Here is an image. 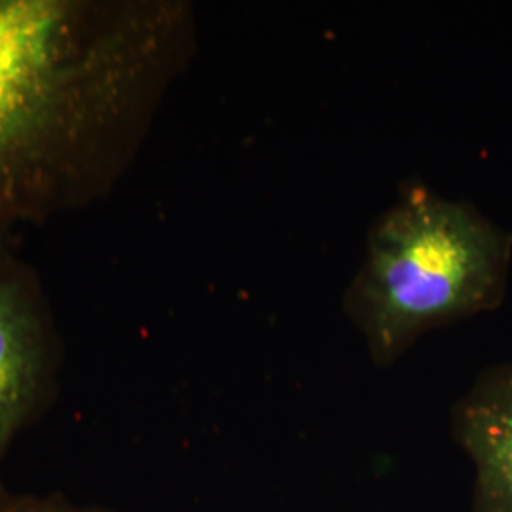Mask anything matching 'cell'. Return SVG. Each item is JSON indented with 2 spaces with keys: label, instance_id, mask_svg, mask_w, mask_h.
<instances>
[{
  "label": "cell",
  "instance_id": "6da1fadb",
  "mask_svg": "<svg viewBox=\"0 0 512 512\" xmlns=\"http://www.w3.org/2000/svg\"><path fill=\"white\" fill-rule=\"evenodd\" d=\"M194 48L183 0H0V234L112 190Z\"/></svg>",
  "mask_w": 512,
  "mask_h": 512
},
{
  "label": "cell",
  "instance_id": "5b68a950",
  "mask_svg": "<svg viewBox=\"0 0 512 512\" xmlns=\"http://www.w3.org/2000/svg\"><path fill=\"white\" fill-rule=\"evenodd\" d=\"M0 512H97L88 509H74L61 503H48L37 499H6L0 497Z\"/></svg>",
  "mask_w": 512,
  "mask_h": 512
},
{
  "label": "cell",
  "instance_id": "7a4b0ae2",
  "mask_svg": "<svg viewBox=\"0 0 512 512\" xmlns=\"http://www.w3.org/2000/svg\"><path fill=\"white\" fill-rule=\"evenodd\" d=\"M512 234L475 205L420 183L374 220L346 311L378 365L427 330L497 308L507 291Z\"/></svg>",
  "mask_w": 512,
  "mask_h": 512
},
{
  "label": "cell",
  "instance_id": "3957f363",
  "mask_svg": "<svg viewBox=\"0 0 512 512\" xmlns=\"http://www.w3.org/2000/svg\"><path fill=\"white\" fill-rule=\"evenodd\" d=\"M57 332L37 272L0 234V463L50 389Z\"/></svg>",
  "mask_w": 512,
  "mask_h": 512
},
{
  "label": "cell",
  "instance_id": "277c9868",
  "mask_svg": "<svg viewBox=\"0 0 512 512\" xmlns=\"http://www.w3.org/2000/svg\"><path fill=\"white\" fill-rule=\"evenodd\" d=\"M452 421L475 463L471 512H512V363L480 374L454 406Z\"/></svg>",
  "mask_w": 512,
  "mask_h": 512
}]
</instances>
